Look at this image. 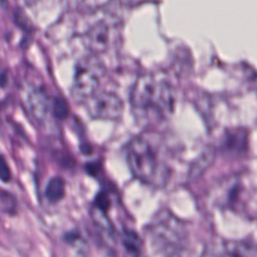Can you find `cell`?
Wrapping results in <instances>:
<instances>
[{
    "instance_id": "1",
    "label": "cell",
    "mask_w": 257,
    "mask_h": 257,
    "mask_svg": "<svg viewBox=\"0 0 257 257\" xmlns=\"http://www.w3.org/2000/svg\"><path fill=\"white\" fill-rule=\"evenodd\" d=\"M175 93L171 83L161 75L141 74L131 90V105L138 121L153 124L167 118L174 109Z\"/></svg>"
},
{
    "instance_id": "2",
    "label": "cell",
    "mask_w": 257,
    "mask_h": 257,
    "mask_svg": "<svg viewBox=\"0 0 257 257\" xmlns=\"http://www.w3.org/2000/svg\"><path fill=\"white\" fill-rule=\"evenodd\" d=\"M126 159L132 173L143 183L160 185L166 180L168 171L155 134L143 133L132 138L126 146Z\"/></svg>"
},
{
    "instance_id": "3",
    "label": "cell",
    "mask_w": 257,
    "mask_h": 257,
    "mask_svg": "<svg viewBox=\"0 0 257 257\" xmlns=\"http://www.w3.org/2000/svg\"><path fill=\"white\" fill-rule=\"evenodd\" d=\"M147 233L152 249L160 257H176L185 248V225L168 211H162L154 217L147 227Z\"/></svg>"
},
{
    "instance_id": "4",
    "label": "cell",
    "mask_w": 257,
    "mask_h": 257,
    "mask_svg": "<svg viewBox=\"0 0 257 257\" xmlns=\"http://www.w3.org/2000/svg\"><path fill=\"white\" fill-rule=\"evenodd\" d=\"M105 73L103 61L95 54L80 58L74 71L71 95L76 102L83 103L98 90L100 81Z\"/></svg>"
},
{
    "instance_id": "5",
    "label": "cell",
    "mask_w": 257,
    "mask_h": 257,
    "mask_svg": "<svg viewBox=\"0 0 257 257\" xmlns=\"http://www.w3.org/2000/svg\"><path fill=\"white\" fill-rule=\"evenodd\" d=\"M247 176H233L221 184L220 202L232 210H242L250 207V203L255 205V188L248 182Z\"/></svg>"
},
{
    "instance_id": "6",
    "label": "cell",
    "mask_w": 257,
    "mask_h": 257,
    "mask_svg": "<svg viewBox=\"0 0 257 257\" xmlns=\"http://www.w3.org/2000/svg\"><path fill=\"white\" fill-rule=\"evenodd\" d=\"M83 103L88 114L97 119H117L123 111L121 98L110 90H97Z\"/></svg>"
},
{
    "instance_id": "7",
    "label": "cell",
    "mask_w": 257,
    "mask_h": 257,
    "mask_svg": "<svg viewBox=\"0 0 257 257\" xmlns=\"http://www.w3.org/2000/svg\"><path fill=\"white\" fill-rule=\"evenodd\" d=\"M109 39V28L103 21L94 23L84 33V43L93 53L104 51L108 47Z\"/></svg>"
},
{
    "instance_id": "8",
    "label": "cell",
    "mask_w": 257,
    "mask_h": 257,
    "mask_svg": "<svg viewBox=\"0 0 257 257\" xmlns=\"http://www.w3.org/2000/svg\"><path fill=\"white\" fill-rule=\"evenodd\" d=\"M31 109L33 114L38 119L46 118L47 114L51 113V100L49 101L46 91L42 88H36L30 95Z\"/></svg>"
},
{
    "instance_id": "9",
    "label": "cell",
    "mask_w": 257,
    "mask_h": 257,
    "mask_svg": "<svg viewBox=\"0 0 257 257\" xmlns=\"http://www.w3.org/2000/svg\"><path fill=\"white\" fill-rule=\"evenodd\" d=\"M121 243L131 257H143V244L139 235L130 229H123Z\"/></svg>"
},
{
    "instance_id": "10",
    "label": "cell",
    "mask_w": 257,
    "mask_h": 257,
    "mask_svg": "<svg viewBox=\"0 0 257 257\" xmlns=\"http://www.w3.org/2000/svg\"><path fill=\"white\" fill-rule=\"evenodd\" d=\"M45 198L48 202L54 204L61 201L65 195V182L61 177L55 176L49 179L45 190Z\"/></svg>"
},
{
    "instance_id": "11",
    "label": "cell",
    "mask_w": 257,
    "mask_h": 257,
    "mask_svg": "<svg viewBox=\"0 0 257 257\" xmlns=\"http://www.w3.org/2000/svg\"><path fill=\"white\" fill-rule=\"evenodd\" d=\"M246 134L242 130H235L226 137V143L224 144L228 150L240 153L246 148Z\"/></svg>"
},
{
    "instance_id": "12",
    "label": "cell",
    "mask_w": 257,
    "mask_h": 257,
    "mask_svg": "<svg viewBox=\"0 0 257 257\" xmlns=\"http://www.w3.org/2000/svg\"><path fill=\"white\" fill-rule=\"evenodd\" d=\"M68 103L60 95L53 96L51 99V114L56 119H64L68 114Z\"/></svg>"
},
{
    "instance_id": "13",
    "label": "cell",
    "mask_w": 257,
    "mask_h": 257,
    "mask_svg": "<svg viewBox=\"0 0 257 257\" xmlns=\"http://www.w3.org/2000/svg\"><path fill=\"white\" fill-rule=\"evenodd\" d=\"M0 211L8 215H15L17 212V202L12 194L0 190Z\"/></svg>"
},
{
    "instance_id": "14",
    "label": "cell",
    "mask_w": 257,
    "mask_h": 257,
    "mask_svg": "<svg viewBox=\"0 0 257 257\" xmlns=\"http://www.w3.org/2000/svg\"><path fill=\"white\" fill-rule=\"evenodd\" d=\"M12 180V172L6 157L0 154V182L4 184L10 183Z\"/></svg>"
},
{
    "instance_id": "15",
    "label": "cell",
    "mask_w": 257,
    "mask_h": 257,
    "mask_svg": "<svg viewBox=\"0 0 257 257\" xmlns=\"http://www.w3.org/2000/svg\"><path fill=\"white\" fill-rule=\"evenodd\" d=\"M80 239V235L76 231H70L64 234L63 240L68 244H74L76 241Z\"/></svg>"
},
{
    "instance_id": "16",
    "label": "cell",
    "mask_w": 257,
    "mask_h": 257,
    "mask_svg": "<svg viewBox=\"0 0 257 257\" xmlns=\"http://www.w3.org/2000/svg\"><path fill=\"white\" fill-rule=\"evenodd\" d=\"M9 82V73L7 70L0 71V88H5Z\"/></svg>"
}]
</instances>
